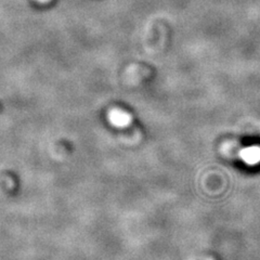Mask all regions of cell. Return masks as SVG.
Wrapping results in <instances>:
<instances>
[{"label":"cell","instance_id":"obj_1","mask_svg":"<svg viewBox=\"0 0 260 260\" xmlns=\"http://www.w3.org/2000/svg\"><path fill=\"white\" fill-rule=\"evenodd\" d=\"M110 124L116 128H126L132 125L133 116L126 111L119 109H113L108 114Z\"/></svg>","mask_w":260,"mask_h":260},{"label":"cell","instance_id":"obj_2","mask_svg":"<svg viewBox=\"0 0 260 260\" xmlns=\"http://www.w3.org/2000/svg\"><path fill=\"white\" fill-rule=\"evenodd\" d=\"M239 158L247 166H256L260 164V146L249 145L239 151Z\"/></svg>","mask_w":260,"mask_h":260}]
</instances>
